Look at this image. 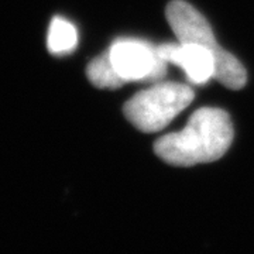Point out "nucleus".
<instances>
[{"mask_svg":"<svg viewBox=\"0 0 254 254\" xmlns=\"http://www.w3.org/2000/svg\"><path fill=\"white\" fill-rule=\"evenodd\" d=\"M232 141L233 125L227 112L200 108L193 112L181 131L158 138L154 153L170 165L192 167L222 158Z\"/></svg>","mask_w":254,"mask_h":254,"instance_id":"1","label":"nucleus"},{"mask_svg":"<svg viewBox=\"0 0 254 254\" xmlns=\"http://www.w3.org/2000/svg\"><path fill=\"white\" fill-rule=\"evenodd\" d=\"M109 57L125 82L160 81L167 72V63L158 48L143 40H118L109 48Z\"/></svg>","mask_w":254,"mask_h":254,"instance_id":"4","label":"nucleus"},{"mask_svg":"<svg viewBox=\"0 0 254 254\" xmlns=\"http://www.w3.org/2000/svg\"><path fill=\"white\" fill-rule=\"evenodd\" d=\"M158 54L167 64H175L185 71L195 85H203L215 75V54L199 44H161Z\"/></svg>","mask_w":254,"mask_h":254,"instance_id":"5","label":"nucleus"},{"mask_svg":"<svg viewBox=\"0 0 254 254\" xmlns=\"http://www.w3.org/2000/svg\"><path fill=\"white\" fill-rule=\"evenodd\" d=\"M48 51L54 55L72 53L78 46V33L71 21L63 17H54L47 37Z\"/></svg>","mask_w":254,"mask_h":254,"instance_id":"6","label":"nucleus"},{"mask_svg":"<svg viewBox=\"0 0 254 254\" xmlns=\"http://www.w3.org/2000/svg\"><path fill=\"white\" fill-rule=\"evenodd\" d=\"M165 17L180 43L199 44L215 54V75L229 89H242L247 82V72L235 55L225 51L216 43L208 20L184 0H173L165 10Z\"/></svg>","mask_w":254,"mask_h":254,"instance_id":"2","label":"nucleus"},{"mask_svg":"<svg viewBox=\"0 0 254 254\" xmlns=\"http://www.w3.org/2000/svg\"><path fill=\"white\" fill-rule=\"evenodd\" d=\"M86 76L93 86L100 89H119L126 82L116 72L113 64L110 61L109 51L93 58L86 66Z\"/></svg>","mask_w":254,"mask_h":254,"instance_id":"7","label":"nucleus"},{"mask_svg":"<svg viewBox=\"0 0 254 254\" xmlns=\"http://www.w3.org/2000/svg\"><path fill=\"white\" fill-rule=\"evenodd\" d=\"M195 98L188 85L178 82L157 83L136 93L123 106L126 119L143 133H155L167 127Z\"/></svg>","mask_w":254,"mask_h":254,"instance_id":"3","label":"nucleus"}]
</instances>
